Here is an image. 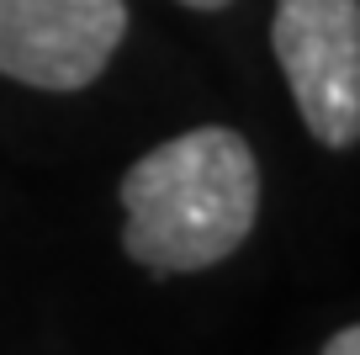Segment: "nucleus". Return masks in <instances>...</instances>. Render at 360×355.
<instances>
[{"label":"nucleus","mask_w":360,"mask_h":355,"mask_svg":"<svg viewBox=\"0 0 360 355\" xmlns=\"http://www.w3.org/2000/svg\"><path fill=\"white\" fill-rule=\"evenodd\" d=\"M122 249L154 276L212 270L255 233L259 165L244 133L191 127L122 175Z\"/></svg>","instance_id":"f257e3e1"},{"label":"nucleus","mask_w":360,"mask_h":355,"mask_svg":"<svg viewBox=\"0 0 360 355\" xmlns=\"http://www.w3.org/2000/svg\"><path fill=\"white\" fill-rule=\"evenodd\" d=\"M127 37V0H0V75L32 90H85Z\"/></svg>","instance_id":"7ed1b4c3"},{"label":"nucleus","mask_w":360,"mask_h":355,"mask_svg":"<svg viewBox=\"0 0 360 355\" xmlns=\"http://www.w3.org/2000/svg\"><path fill=\"white\" fill-rule=\"evenodd\" d=\"M270 48L307 133L323 149L360 144V0H276Z\"/></svg>","instance_id":"f03ea898"},{"label":"nucleus","mask_w":360,"mask_h":355,"mask_svg":"<svg viewBox=\"0 0 360 355\" xmlns=\"http://www.w3.org/2000/svg\"><path fill=\"white\" fill-rule=\"evenodd\" d=\"M180 6H191V11H223V6H233V0H180Z\"/></svg>","instance_id":"39448f33"},{"label":"nucleus","mask_w":360,"mask_h":355,"mask_svg":"<svg viewBox=\"0 0 360 355\" xmlns=\"http://www.w3.org/2000/svg\"><path fill=\"white\" fill-rule=\"evenodd\" d=\"M323 355H360V329H355V323H345L339 334H328V340H323Z\"/></svg>","instance_id":"20e7f679"}]
</instances>
